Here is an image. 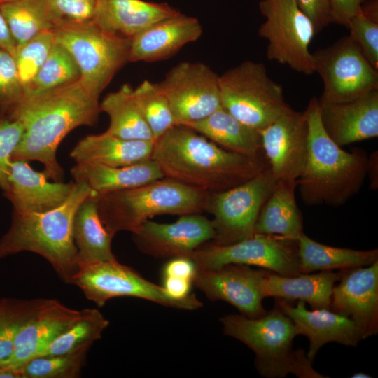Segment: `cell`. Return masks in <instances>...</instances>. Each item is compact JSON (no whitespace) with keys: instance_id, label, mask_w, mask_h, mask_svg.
Instances as JSON below:
<instances>
[{"instance_id":"6da1fadb","label":"cell","mask_w":378,"mask_h":378,"mask_svg":"<svg viewBox=\"0 0 378 378\" xmlns=\"http://www.w3.org/2000/svg\"><path fill=\"white\" fill-rule=\"evenodd\" d=\"M99 97L91 92L80 78L45 92L24 97L3 115L24 125L22 138L13 160L38 161L43 172L54 181H62L64 172L57 159L61 141L75 128L92 126L98 120Z\"/></svg>"},{"instance_id":"7a4b0ae2","label":"cell","mask_w":378,"mask_h":378,"mask_svg":"<svg viewBox=\"0 0 378 378\" xmlns=\"http://www.w3.org/2000/svg\"><path fill=\"white\" fill-rule=\"evenodd\" d=\"M164 178L210 193L253 178L268 164L225 150L190 127L175 125L154 141L151 154Z\"/></svg>"},{"instance_id":"3957f363","label":"cell","mask_w":378,"mask_h":378,"mask_svg":"<svg viewBox=\"0 0 378 378\" xmlns=\"http://www.w3.org/2000/svg\"><path fill=\"white\" fill-rule=\"evenodd\" d=\"M304 112L309 144L306 163L297 179L300 197L308 206H342L363 186L369 158L364 150H344L329 137L321 122L317 98L309 100Z\"/></svg>"},{"instance_id":"277c9868","label":"cell","mask_w":378,"mask_h":378,"mask_svg":"<svg viewBox=\"0 0 378 378\" xmlns=\"http://www.w3.org/2000/svg\"><path fill=\"white\" fill-rule=\"evenodd\" d=\"M92 191L75 182L68 199L43 213H13L12 223L0 239V258L23 251L37 253L51 265L59 277L70 284L76 274L77 249L73 236L76 211Z\"/></svg>"},{"instance_id":"5b68a950","label":"cell","mask_w":378,"mask_h":378,"mask_svg":"<svg viewBox=\"0 0 378 378\" xmlns=\"http://www.w3.org/2000/svg\"><path fill=\"white\" fill-rule=\"evenodd\" d=\"M210 192L163 178L127 190L96 193L98 213L112 235L136 232L150 218L164 214L183 216L206 211Z\"/></svg>"},{"instance_id":"8992f818","label":"cell","mask_w":378,"mask_h":378,"mask_svg":"<svg viewBox=\"0 0 378 378\" xmlns=\"http://www.w3.org/2000/svg\"><path fill=\"white\" fill-rule=\"evenodd\" d=\"M220 321L225 335L253 351L255 365L261 376L282 378L292 373L301 378L326 377L312 368L304 350L293 349L296 327L277 306L258 318L228 314Z\"/></svg>"},{"instance_id":"52a82bcc","label":"cell","mask_w":378,"mask_h":378,"mask_svg":"<svg viewBox=\"0 0 378 378\" xmlns=\"http://www.w3.org/2000/svg\"><path fill=\"white\" fill-rule=\"evenodd\" d=\"M53 31L75 61L83 85L97 97L129 62L131 39L102 29L93 20L63 21Z\"/></svg>"},{"instance_id":"ba28073f","label":"cell","mask_w":378,"mask_h":378,"mask_svg":"<svg viewBox=\"0 0 378 378\" xmlns=\"http://www.w3.org/2000/svg\"><path fill=\"white\" fill-rule=\"evenodd\" d=\"M219 87L223 108L259 132L290 108L262 63L247 60L227 70Z\"/></svg>"},{"instance_id":"9c48e42d","label":"cell","mask_w":378,"mask_h":378,"mask_svg":"<svg viewBox=\"0 0 378 378\" xmlns=\"http://www.w3.org/2000/svg\"><path fill=\"white\" fill-rule=\"evenodd\" d=\"M259 7L266 20L258 34L267 41V59L301 74H313L314 60L309 46L316 33L298 0H262Z\"/></svg>"},{"instance_id":"30bf717a","label":"cell","mask_w":378,"mask_h":378,"mask_svg":"<svg viewBox=\"0 0 378 378\" xmlns=\"http://www.w3.org/2000/svg\"><path fill=\"white\" fill-rule=\"evenodd\" d=\"M70 284L78 287L86 298L99 307L108 300L118 297L138 298L165 307L186 310L202 307V302L195 295L191 294L182 300L173 298L162 286L145 279L133 269L119 263L116 259L79 267Z\"/></svg>"},{"instance_id":"8fae6325","label":"cell","mask_w":378,"mask_h":378,"mask_svg":"<svg viewBox=\"0 0 378 378\" xmlns=\"http://www.w3.org/2000/svg\"><path fill=\"white\" fill-rule=\"evenodd\" d=\"M276 181L267 166L242 184L210 193L206 211L213 216L212 243L230 245L252 237L261 208Z\"/></svg>"},{"instance_id":"7c38bea8","label":"cell","mask_w":378,"mask_h":378,"mask_svg":"<svg viewBox=\"0 0 378 378\" xmlns=\"http://www.w3.org/2000/svg\"><path fill=\"white\" fill-rule=\"evenodd\" d=\"M188 258L197 269H217L230 264L254 265L282 276L301 274L298 241L278 235L254 234L230 245H202Z\"/></svg>"},{"instance_id":"4fadbf2b","label":"cell","mask_w":378,"mask_h":378,"mask_svg":"<svg viewBox=\"0 0 378 378\" xmlns=\"http://www.w3.org/2000/svg\"><path fill=\"white\" fill-rule=\"evenodd\" d=\"M314 72L322 78L321 102H341L378 90V70L349 36L312 53Z\"/></svg>"},{"instance_id":"5bb4252c","label":"cell","mask_w":378,"mask_h":378,"mask_svg":"<svg viewBox=\"0 0 378 378\" xmlns=\"http://www.w3.org/2000/svg\"><path fill=\"white\" fill-rule=\"evenodd\" d=\"M156 84L169 104L176 125L200 120L222 106L219 76L204 63H178Z\"/></svg>"},{"instance_id":"9a60e30c","label":"cell","mask_w":378,"mask_h":378,"mask_svg":"<svg viewBox=\"0 0 378 378\" xmlns=\"http://www.w3.org/2000/svg\"><path fill=\"white\" fill-rule=\"evenodd\" d=\"M266 272L237 264L212 270L197 268L192 283L210 300L225 301L241 314L258 318L267 312L262 306V285Z\"/></svg>"},{"instance_id":"2e32d148","label":"cell","mask_w":378,"mask_h":378,"mask_svg":"<svg viewBox=\"0 0 378 378\" xmlns=\"http://www.w3.org/2000/svg\"><path fill=\"white\" fill-rule=\"evenodd\" d=\"M260 133L265 158L276 180H297L308 153L309 128L304 111L290 108Z\"/></svg>"},{"instance_id":"e0dca14e","label":"cell","mask_w":378,"mask_h":378,"mask_svg":"<svg viewBox=\"0 0 378 378\" xmlns=\"http://www.w3.org/2000/svg\"><path fill=\"white\" fill-rule=\"evenodd\" d=\"M134 241L144 253L155 258L188 257L195 249L213 240L211 220L200 214L180 216L175 222L160 223L150 220L132 233Z\"/></svg>"},{"instance_id":"ac0fdd59","label":"cell","mask_w":378,"mask_h":378,"mask_svg":"<svg viewBox=\"0 0 378 378\" xmlns=\"http://www.w3.org/2000/svg\"><path fill=\"white\" fill-rule=\"evenodd\" d=\"M332 290V312L351 318L363 339L378 332V260L365 266L342 270Z\"/></svg>"},{"instance_id":"d6986e66","label":"cell","mask_w":378,"mask_h":378,"mask_svg":"<svg viewBox=\"0 0 378 378\" xmlns=\"http://www.w3.org/2000/svg\"><path fill=\"white\" fill-rule=\"evenodd\" d=\"M80 314V310L67 307L56 300L42 299L18 330L10 356L0 366L18 372L72 325Z\"/></svg>"},{"instance_id":"ffe728a7","label":"cell","mask_w":378,"mask_h":378,"mask_svg":"<svg viewBox=\"0 0 378 378\" xmlns=\"http://www.w3.org/2000/svg\"><path fill=\"white\" fill-rule=\"evenodd\" d=\"M276 306L293 321L298 335H302L308 338L309 348L306 355L311 363L319 349L327 343L336 342L356 347L363 340L360 330L351 318L330 309L309 311L302 300H298L293 306L281 298H276Z\"/></svg>"},{"instance_id":"44dd1931","label":"cell","mask_w":378,"mask_h":378,"mask_svg":"<svg viewBox=\"0 0 378 378\" xmlns=\"http://www.w3.org/2000/svg\"><path fill=\"white\" fill-rule=\"evenodd\" d=\"M318 104L321 124L339 146L377 137L378 90L346 102L318 100Z\"/></svg>"},{"instance_id":"7402d4cb","label":"cell","mask_w":378,"mask_h":378,"mask_svg":"<svg viewBox=\"0 0 378 378\" xmlns=\"http://www.w3.org/2000/svg\"><path fill=\"white\" fill-rule=\"evenodd\" d=\"M43 172L34 170L26 160H13L4 191L13 212L43 213L62 205L69 197L75 181H49Z\"/></svg>"},{"instance_id":"603a6c76","label":"cell","mask_w":378,"mask_h":378,"mask_svg":"<svg viewBox=\"0 0 378 378\" xmlns=\"http://www.w3.org/2000/svg\"><path fill=\"white\" fill-rule=\"evenodd\" d=\"M202 34L199 20L178 13L159 21L131 39L129 62L167 59Z\"/></svg>"},{"instance_id":"cb8c5ba5","label":"cell","mask_w":378,"mask_h":378,"mask_svg":"<svg viewBox=\"0 0 378 378\" xmlns=\"http://www.w3.org/2000/svg\"><path fill=\"white\" fill-rule=\"evenodd\" d=\"M178 13L165 3L97 0L92 20L102 29L132 39L155 23Z\"/></svg>"},{"instance_id":"d4e9b609","label":"cell","mask_w":378,"mask_h":378,"mask_svg":"<svg viewBox=\"0 0 378 378\" xmlns=\"http://www.w3.org/2000/svg\"><path fill=\"white\" fill-rule=\"evenodd\" d=\"M71 174L75 182L85 184L97 194L133 188L164 178L151 159L123 167L76 162Z\"/></svg>"},{"instance_id":"484cf974","label":"cell","mask_w":378,"mask_h":378,"mask_svg":"<svg viewBox=\"0 0 378 378\" xmlns=\"http://www.w3.org/2000/svg\"><path fill=\"white\" fill-rule=\"evenodd\" d=\"M153 141L130 140L106 133L80 139L70 153L76 162L127 166L151 159Z\"/></svg>"},{"instance_id":"4316f807","label":"cell","mask_w":378,"mask_h":378,"mask_svg":"<svg viewBox=\"0 0 378 378\" xmlns=\"http://www.w3.org/2000/svg\"><path fill=\"white\" fill-rule=\"evenodd\" d=\"M341 274L342 270L337 272L321 271L317 274L293 276L266 272L262 292L265 298L302 300L307 302L312 309H330L332 288Z\"/></svg>"},{"instance_id":"83f0119b","label":"cell","mask_w":378,"mask_h":378,"mask_svg":"<svg viewBox=\"0 0 378 378\" xmlns=\"http://www.w3.org/2000/svg\"><path fill=\"white\" fill-rule=\"evenodd\" d=\"M297 180H276L261 208L254 233L278 235L298 241L304 233L303 218L295 191Z\"/></svg>"},{"instance_id":"f1b7e54d","label":"cell","mask_w":378,"mask_h":378,"mask_svg":"<svg viewBox=\"0 0 378 378\" xmlns=\"http://www.w3.org/2000/svg\"><path fill=\"white\" fill-rule=\"evenodd\" d=\"M186 126L225 150L251 158H265L260 132L237 120L223 106Z\"/></svg>"},{"instance_id":"f546056e","label":"cell","mask_w":378,"mask_h":378,"mask_svg":"<svg viewBox=\"0 0 378 378\" xmlns=\"http://www.w3.org/2000/svg\"><path fill=\"white\" fill-rule=\"evenodd\" d=\"M73 236L78 267L88 263L115 260L111 250L112 236L99 217L96 192H92L77 209Z\"/></svg>"},{"instance_id":"4dcf8cb0","label":"cell","mask_w":378,"mask_h":378,"mask_svg":"<svg viewBox=\"0 0 378 378\" xmlns=\"http://www.w3.org/2000/svg\"><path fill=\"white\" fill-rule=\"evenodd\" d=\"M17 46L63 22L52 0H8L0 3Z\"/></svg>"},{"instance_id":"1f68e13d","label":"cell","mask_w":378,"mask_h":378,"mask_svg":"<svg viewBox=\"0 0 378 378\" xmlns=\"http://www.w3.org/2000/svg\"><path fill=\"white\" fill-rule=\"evenodd\" d=\"M301 274L369 266L378 260V249L358 251L318 243L303 233L298 239Z\"/></svg>"},{"instance_id":"d6a6232c","label":"cell","mask_w":378,"mask_h":378,"mask_svg":"<svg viewBox=\"0 0 378 378\" xmlns=\"http://www.w3.org/2000/svg\"><path fill=\"white\" fill-rule=\"evenodd\" d=\"M129 84L108 94L100 103V110L109 117L106 133L125 139L153 141L149 129L133 96Z\"/></svg>"},{"instance_id":"836d02e7","label":"cell","mask_w":378,"mask_h":378,"mask_svg":"<svg viewBox=\"0 0 378 378\" xmlns=\"http://www.w3.org/2000/svg\"><path fill=\"white\" fill-rule=\"evenodd\" d=\"M108 325V321L98 309H82L74 323L38 356L66 354L85 347L90 348L101 338Z\"/></svg>"},{"instance_id":"e575fe53","label":"cell","mask_w":378,"mask_h":378,"mask_svg":"<svg viewBox=\"0 0 378 378\" xmlns=\"http://www.w3.org/2000/svg\"><path fill=\"white\" fill-rule=\"evenodd\" d=\"M80 78L79 69L69 52L55 41L48 57L25 92L36 95Z\"/></svg>"},{"instance_id":"d590c367","label":"cell","mask_w":378,"mask_h":378,"mask_svg":"<svg viewBox=\"0 0 378 378\" xmlns=\"http://www.w3.org/2000/svg\"><path fill=\"white\" fill-rule=\"evenodd\" d=\"M90 348L60 355L35 357L24 365L18 372L20 378H77L86 364Z\"/></svg>"},{"instance_id":"8d00e7d4","label":"cell","mask_w":378,"mask_h":378,"mask_svg":"<svg viewBox=\"0 0 378 378\" xmlns=\"http://www.w3.org/2000/svg\"><path fill=\"white\" fill-rule=\"evenodd\" d=\"M132 92L154 141L176 125L169 104L156 83L145 80Z\"/></svg>"},{"instance_id":"74e56055","label":"cell","mask_w":378,"mask_h":378,"mask_svg":"<svg viewBox=\"0 0 378 378\" xmlns=\"http://www.w3.org/2000/svg\"><path fill=\"white\" fill-rule=\"evenodd\" d=\"M42 299H0V364L11 354L16 335Z\"/></svg>"},{"instance_id":"f35d334b","label":"cell","mask_w":378,"mask_h":378,"mask_svg":"<svg viewBox=\"0 0 378 378\" xmlns=\"http://www.w3.org/2000/svg\"><path fill=\"white\" fill-rule=\"evenodd\" d=\"M55 43L54 31L49 30L17 46L13 57L24 92L46 60Z\"/></svg>"},{"instance_id":"ab89813d","label":"cell","mask_w":378,"mask_h":378,"mask_svg":"<svg viewBox=\"0 0 378 378\" xmlns=\"http://www.w3.org/2000/svg\"><path fill=\"white\" fill-rule=\"evenodd\" d=\"M24 97L13 55L0 48V115L10 112Z\"/></svg>"},{"instance_id":"60d3db41","label":"cell","mask_w":378,"mask_h":378,"mask_svg":"<svg viewBox=\"0 0 378 378\" xmlns=\"http://www.w3.org/2000/svg\"><path fill=\"white\" fill-rule=\"evenodd\" d=\"M346 27L349 29L350 38L370 64L378 70V21L370 18L360 10Z\"/></svg>"},{"instance_id":"b9f144b4","label":"cell","mask_w":378,"mask_h":378,"mask_svg":"<svg viewBox=\"0 0 378 378\" xmlns=\"http://www.w3.org/2000/svg\"><path fill=\"white\" fill-rule=\"evenodd\" d=\"M24 132V125L20 120L0 115V188L4 191L8 186L13 154Z\"/></svg>"},{"instance_id":"7bdbcfd3","label":"cell","mask_w":378,"mask_h":378,"mask_svg":"<svg viewBox=\"0 0 378 378\" xmlns=\"http://www.w3.org/2000/svg\"><path fill=\"white\" fill-rule=\"evenodd\" d=\"M97 0H52L62 18L67 22H86L94 18Z\"/></svg>"},{"instance_id":"ee69618b","label":"cell","mask_w":378,"mask_h":378,"mask_svg":"<svg viewBox=\"0 0 378 378\" xmlns=\"http://www.w3.org/2000/svg\"><path fill=\"white\" fill-rule=\"evenodd\" d=\"M298 3L313 24L316 34L332 22L329 0H298Z\"/></svg>"},{"instance_id":"f6af8a7d","label":"cell","mask_w":378,"mask_h":378,"mask_svg":"<svg viewBox=\"0 0 378 378\" xmlns=\"http://www.w3.org/2000/svg\"><path fill=\"white\" fill-rule=\"evenodd\" d=\"M363 0H329L332 22L347 27L360 10Z\"/></svg>"},{"instance_id":"bcb514c9","label":"cell","mask_w":378,"mask_h":378,"mask_svg":"<svg viewBox=\"0 0 378 378\" xmlns=\"http://www.w3.org/2000/svg\"><path fill=\"white\" fill-rule=\"evenodd\" d=\"M197 267L193 260L188 257L172 258L164 266L163 276H173L192 281Z\"/></svg>"},{"instance_id":"7dc6e473","label":"cell","mask_w":378,"mask_h":378,"mask_svg":"<svg viewBox=\"0 0 378 378\" xmlns=\"http://www.w3.org/2000/svg\"><path fill=\"white\" fill-rule=\"evenodd\" d=\"M163 288L173 298L182 300L191 295L192 281L173 276H163Z\"/></svg>"},{"instance_id":"c3c4849f","label":"cell","mask_w":378,"mask_h":378,"mask_svg":"<svg viewBox=\"0 0 378 378\" xmlns=\"http://www.w3.org/2000/svg\"><path fill=\"white\" fill-rule=\"evenodd\" d=\"M0 48L14 56L17 44L13 37L8 24L0 9Z\"/></svg>"},{"instance_id":"681fc988","label":"cell","mask_w":378,"mask_h":378,"mask_svg":"<svg viewBox=\"0 0 378 378\" xmlns=\"http://www.w3.org/2000/svg\"><path fill=\"white\" fill-rule=\"evenodd\" d=\"M0 378H20V375L15 370L0 366Z\"/></svg>"},{"instance_id":"f907efd6","label":"cell","mask_w":378,"mask_h":378,"mask_svg":"<svg viewBox=\"0 0 378 378\" xmlns=\"http://www.w3.org/2000/svg\"><path fill=\"white\" fill-rule=\"evenodd\" d=\"M351 378H370L372 377L370 375L365 374L363 372H357L351 377Z\"/></svg>"},{"instance_id":"816d5d0a","label":"cell","mask_w":378,"mask_h":378,"mask_svg":"<svg viewBox=\"0 0 378 378\" xmlns=\"http://www.w3.org/2000/svg\"><path fill=\"white\" fill-rule=\"evenodd\" d=\"M6 1H8V0H0V3Z\"/></svg>"}]
</instances>
